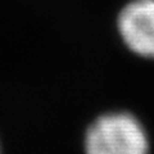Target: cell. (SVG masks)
<instances>
[{"instance_id":"obj_1","label":"cell","mask_w":154,"mask_h":154,"mask_svg":"<svg viewBox=\"0 0 154 154\" xmlns=\"http://www.w3.org/2000/svg\"><path fill=\"white\" fill-rule=\"evenodd\" d=\"M85 154H150L145 126L134 113L112 110L98 116L85 131Z\"/></svg>"},{"instance_id":"obj_2","label":"cell","mask_w":154,"mask_h":154,"mask_svg":"<svg viewBox=\"0 0 154 154\" xmlns=\"http://www.w3.org/2000/svg\"><path fill=\"white\" fill-rule=\"evenodd\" d=\"M117 33L132 54L154 60V0H130L117 16Z\"/></svg>"},{"instance_id":"obj_3","label":"cell","mask_w":154,"mask_h":154,"mask_svg":"<svg viewBox=\"0 0 154 154\" xmlns=\"http://www.w3.org/2000/svg\"><path fill=\"white\" fill-rule=\"evenodd\" d=\"M0 154H2V148H0Z\"/></svg>"}]
</instances>
